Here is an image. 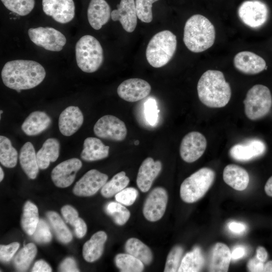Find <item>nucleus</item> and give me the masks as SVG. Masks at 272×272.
I'll return each mask as SVG.
<instances>
[{
  "mask_svg": "<svg viewBox=\"0 0 272 272\" xmlns=\"http://www.w3.org/2000/svg\"><path fill=\"white\" fill-rule=\"evenodd\" d=\"M45 76L43 66L38 62L30 60L8 61L1 73L4 85L18 92L36 87L43 81Z\"/></svg>",
  "mask_w": 272,
  "mask_h": 272,
  "instance_id": "obj_1",
  "label": "nucleus"
},
{
  "mask_svg": "<svg viewBox=\"0 0 272 272\" xmlns=\"http://www.w3.org/2000/svg\"><path fill=\"white\" fill-rule=\"evenodd\" d=\"M199 100L211 108L225 106L231 97V89L223 73L217 70H208L200 78L197 85Z\"/></svg>",
  "mask_w": 272,
  "mask_h": 272,
  "instance_id": "obj_2",
  "label": "nucleus"
},
{
  "mask_svg": "<svg viewBox=\"0 0 272 272\" xmlns=\"http://www.w3.org/2000/svg\"><path fill=\"white\" fill-rule=\"evenodd\" d=\"M215 37V27L205 16L194 15L186 22L183 42L190 51L198 53L206 50L214 44Z\"/></svg>",
  "mask_w": 272,
  "mask_h": 272,
  "instance_id": "obj_3",
  "label": "nucleus"
},
{
  "mask_svg": "<svg viewBox=\"0 0 272 272\" xmlns=\"http://www.w3.org/2000/svg\"><path fill=\"white\" fill-rule=\"evenodd\" d=\"M177 46L176 36L169 30L159 32L153 36L146 49V58L153 67L166 65L174 55Z\"/></svg>",
  "mask_w": 272,
  "mask_h": 272,
  "instance_id": "obj_4",
  "label": "nucleus"
},
{
  "mask_svg": "<svg viewBox=\"0 0 272 272\" xmlns=\"http://www.w3.org/2000/svg\"><path fill=\"white\" fill-rule=\"evenodd\" d=\"M75 52L77 65L85 73L96 72L103 63L102 47L99 41L91 35H84L78 41Z\"/></svg>",
  "mask_w": 272,
  "mask_h": 272,
  "instance_id": "obj_5",
  "label": "nucleus"
},
{
  "mask_svg": "<svg viewBox=\"0 0 272 272\" xmlns=\"http://www.w3.org/2000/svg\"><path fill=\"white\" fill-rule=\"evenodd\" d=\"M215 173L212 169H199L182 182L180 188L181 199L186 203H193L202 198L213 184Z\"/></svg>",
  "mask_w": 272,
  "mask_h": 272,
  "instance_id": "obj_6",
  "label": "nucleus"
},
{
  "mask_svg": "<svg viewBox=\"0 0 272 272\" xmlns=\"http://www.w3.org/2000/svg\"><path fill=\"white\" fill-rule=\"evenodd\" d=\"M243 103L245 114L248 118L252 120L262 118L271 108V92L265 86L255 85L248 91Z\"/></svg>",
  "mask_w": 272,
  "mask_h": 272,
  "instance_id": "obj_7",
  "label": "nucleus"
},
{
  "mask_svg": "<svg viewBox=\"0 0 272 272\" xmlns=\"http://www.w3.org/2000/svg\"><path fill=\"white\" fill-rule=\"evenodd\" d=\"M30 40L36 45L51 51H60L66 42L65 36L58 30L49 27L30 28Z\"/></svg>",
  "mask_w": 272,
  "mask_h": 272,
  "instance_id": "obj_8",
  "label": "nucleus"
},
{
  "mask_svg": "<svg viewBox=\"0 0 272 272\" xmlns=\"http://www.w3.org/2000/svg\"><path fill=\"white\" fill-rule=\"evenodd\" d=\"M238 16L249 27L257 28L263 25L268 16V10L263 2L259 0L243 2L238 10Z\"/></svg>",
  "mask_w": 272,
  "mask_h": 272,
  "instance_id": "obj_9",
  "label": "nucleus"
},
{
  "mask_svg": "<svg viewBox=\"0 0 272 272\" xmlns=\"http://www.w3.org/2000/svg\"><path fill=\"white\" fill-rule=\"evenodd\" d=\"M94 132L99 138L120 142L126 138L127 128L124 122L117 117L106 115L96 122Z\"/></svg>",
  "mask_w": 272,
  "mask_h": 272,
  "instance_id": "obj_10",
  "label": "nucleus"
},
{
  "mask_svg": "<svg viewBox=\"0 0 272 272\" xmlns=\"http://www.w3.org/2000/svg\"><path fill=\"white\" fill-rule=\"evenodd\" d=\"M168 194L162 187L154 188L148 194L144 203L143 213L150 222H156L163 216L168 202Z\"/></svg>",
  "mask_w": 272,
  "mask_h": 272,
  "instance_id": "obj_11",
  "label": "nucleus"
},
{
  "mask_svg": "<svg viewBox=\"0 0 272 272\" xmlns=\"http://www.w3.org/2000/svg\"><path fill=\"white\" fill-rule=\"evenodd\" d=\"M207 146V140L202 133L198 131L190 132L181 141L180 155L184 161L194 162L202 156Z\"/></svg>",
  "mask_w": 272,
  "mask_h": 272,
  "instance_id": "obj_12",
  "label": "nucleus"
},
{
  "mask_svg": "<svg viewBox=\"0 0 272 272\" xmlns=\"http://www.w3.org/2000/svg\"><path fill=\"white\" fill-rule=\"evenodd\" d=\"M108 176L96 169L86 172L77 181L73 188L74 193L80 196L95 194L107 181Z\"/></svg>",
  "mask_w": 272,
  "mask_h": 272,
  "instance_id": "obj_13",
  "label": "nucleus"
},
{
  "mask_svg": "<svg viewBox=\"0 0 272 272\" xmlns=\"http://www.w3.org/2000/svg\"><path fill=\"white\" fill-rule=\"evenodd\" d=\"M42 4L45 14L57 22L65 24L74 18L75 6L73 0H42Z\"/></svg>",
  "mask_w": 272,
  "mask_h": 272,
  "instance_id": "obj_14",
  "label": "nucleus"
},
{
  "mask_svg": "<svg viewBox=\"0 0 272 272\" xmlns=\"http://www.w3.org/2000/svg\"><path fill=\"white\" fill-rule=\"evenodd\" d=\"M151 90V85L146 81L131 78L122 82L118 87L117 92L124 100L134 102L146 97Z\"/></svg>",
  "mask_w": 272,
  "mask_h": 272,
  "instance_id": "obj_15",
  "label": "nucleus"
},
{
  "mask_svg": "<svg viewBox=\"0 0 272 272\" xmlns=\"http://www.w3.org/2000/svg\"><path fill=\"white\" fill-rule=\"evenodd\" d=\"M82 166V162L77 158L64 161L53 169L51 174V179L58 187H68L74 182L76 173Z\"/></svg>",
  "mask_w": 272,
  "mask_h": 272,
  "instance_id": "obj_16",
  "label": "nucleus"
},
{
  "mask_svg": "<svg viewBox=\"0 0 272 272\" xmlns=\"http://www.w3.org/2000/svg\"><path fill=\"white\" fill-rule=\"evenodd\" d=\"M235 67L239 72L247 75H255L266 70V62L257 54L248 51H241L233 59Z\"/></svg>",
  "mask_w": 272,
  "mask_h": 272,
  "instance_id": "obj_17",
  "label": "nucleus"
},
{
  "mask_svg": "<svg viewBox=\"0 0 272 272\" xmlns=\"http://www.w3.org/2000/svg\"><path fill=\"white\" fill-rule=\"evenodd\" d=\"M117 9L111 12L113 21H119L123 28L127 32H132L137 24V14L134 0H121Z\"/></svg>",
  "mask_w": 272,
  "mask_h": 272,
  "instance_id": "obj_18",
  "label": "nucleus"
},
{
  "mask_svg": "<svg viewBox=\"0 0 272 272\" xmlns=\"http://www.w3.org/2000/svg\"><path fill=\"white\" fill-rule=\"evenodd\" d=\"M265 149V145L262 141L251 139L233 146L229 150V155L236 161L245 162L262 155Z\"/></svg>",
  "mask_w": 272,
  "mask_h": 272,
  "instance_id": "obj_19",
  "label": "nucleus"
},
{
  "mask_svg": "<svg viewBox=\"0 0 272 272\" xmlns=\"http://www.w3.org/2000/svg\"><path fill=\"white\" fill-rule=\"evenodd\" d=\"M162 167L161 161H155L151 157L145 159L141 165L137 175V184L142 192H147L160 174Z\"/></svg>",
  "mask_w": 272,
  "mask_h": 272,
  "instance_id": "obj_20",
  "label": "nucleus"
},
{
  "mask_svg": "<svg viewBox=\"0 0 272 272\" xmlns=\"http://www.w3.org/2000/svg\"><path fill=\"white\" fill-rule=\"evenodd\" d=\"M83 121V114L80 108L77 106H69L59 115V129L63 135L71 136L81 127Z\"/></svg>",
  "mask_w": 272,
  "mask_h": 272,
  "instance_id": "obj_21",
  "label": "nucleus"
},
{
  "mask_svg": "<svg viewBox=\"0 0 272 272\" xmlns=\"http://www.w3.org/2000/svg\"><path fill=\"white\" fill-rule=\"evenodd\" d=\"M231 259V252L228 246L221 242L216 243L210 251L208 270L213 272H226Z\"/></svg>",
  "mask_w": 272,
  "mask_h": 272,
  "instance_id": "obj_22",
  "label": "nucleus"
},
{
  "mask_svg": "<svg viewBox=\"0 0 272 272\" xmlns=\"http://www.w3.org/2000/svg\"><path fill=\"white\" fill-rule=\"evenodd\" d=\"M111 9L105 0H91L87 10V17L91 26L99 30L111 17Z\"/></svg>",
  "mask_w": 272,
  "mask_h": 272,
  "instance_id": "obj_23",
  "label": "nucleus"
},
{
  "mask_svg": "<svg viewBox=\"0 0 272 272\" xmlns=\"http://www.w3.org/2000/svg\"><path fill=\"white\" fill-rule=\"evenodd\" d=\"M223 177L227 184L239 191L245 189L249 182V176L247 171L235 164H229L225 167Z\"/></svg>",
  "mask_w": 272,
  "mask_h": 272,
  "instance_id": "obj_24",
  "label": "nucleus"
},
{
  "mask_svg": "<svg viewBox=\"0 0 272 272\" xmlns=\"http://www.w3.org/2000/svg\"><path fill=\"white\" fill-rule=\"evenodd\" d=\"M51 122V118L43 111L31 113L22 124L23 132L29 136L36 135L46 129Z\"/></svg>",
  "mask_w": 272,
  "mask_h": 272,
  "instance_id": "obj_25",
  "label": "nucleus"
},
{
  "mask_svg": "<svg viewBox=\"0 0 272 272\" xmlns=\"http://www.w3.org/2000/svg\"><path fill=\"white\" fill-rule=\"evenodd\" d=\"M109 150V147L105 146L100 139L89 137L84 142L81 157L86 161H97L107 157Z\"/></svg>",
  "mask_w": 272,
  "mask_h": 272,
  "instance_id": "obj_26",
  "label": "nucleus"
},
{
  "mask_svg": "<svg viewBox=\"0 0 272 272\" xmlns=\"http://www.w3.org/2000/svg\"><path fill=\"white\" fill-rule=\"evenodd\" d=\"M107 238L106 233L100 231L94 234L90 239L86 242L83 248V255L85 260L93 262L101 257Z\"/></svg>",
  "mask_w": 272,
  "mask_h": 272,
  "instance_id": "obj_27",
  "label": "nucleus"
},
{
  "mask_svg": "<svg viewBox=\"0 0 272 272\" xmlns=\"http://www.w3.org/2000/svg\"><path fill=\"white\" fill-rule=\"evenodd\" d=\"M19 161L21 166L28 177L32 179L36 178L39 172L36 154L33 144L26 142L22 147Z\"/></svg>",
  "mask_w": 272,
  "mask_h": 272,
  "instance_id": "obj_28",
  "label": "nucleus"
},
{
  "mask_svg": "<svg viewBox=\"0 0 272 272\" xmlns=\"http://www.w3.org/2000/svg\"><path fill=\"white\" fill-rule=\"evenodd\" d=\"M60 144L55 138L47 139L36 153L38 166L41 169H46L50 162H55L59 154Z\"/></svg>",
  "mask_w": 272,
  "mask_h": 272,
  "instance_id": "obj_29",
  "label": "nucleus"
},
{
  "mask_svg": "<svg viewBox=\"0 0 272 272\" xmlns=\"http://www.w3.org/2000/svg\"><path fill=\"white\" fill-rule=\"evenodd\" d=\"M125 249L127 253L137 258L145 265H149L152 261L153 254L151 249L137 238L128 239L125 244Z\"/></svg>",
  "mask_w": 272,
  "mask_h": 272,
  "instance_id": "obj_30",
  "label": "nucleus"
},
{
  "mask_svg": "<svg viewBox=\"0 0 272 272\" xmlns=\"http://www.w3.org/2000/svg\"><path fill=\"white\" fill-rule=\"evenodd\" d=\"M205 264V258L198 247L185 254L181 260L179 272H197L202 269Z\"/></svg>",
  "mask_w": 272,
  "mask_h": 272,
  "instance_id": "obj_31",
  "label": "nucleus"
},
{
  "mask_svg": "<svg viewBox=\"0 0 272 272\" xmlns=\"http://www.w3.org/2000/svg\"><path fill=\"white\" fill-rule=\"evenodd\" d=\"M38 208L30 201H27L23 208L21 218V225L24 231L28 235H32L39 222Z\"/></svg>",
  "mask_w": 272,
  "mask_h": 272,
  "instance_id": "obj_32",
  "label": "nucleus"
},
{
  "mask_svg": "<svg viewBox=\"0 0 272 272\" xmlns=\"http://www.w3.org/2000/svg\"><path fill=\"white\" fill-rule=\"evenodd\" d=\"M129 182V179L125 172H120L106 182L101 188V194L106 198L112 197L125 188Z\"/></svg>",
  "mask_w": 272,
  "mask_h": 272,
  "instance_id": "obj_33",
  "label": "nucleus"
},
{
  "mask_svg": "<svg viewBox=\"0 0 272 272\" xmlns=\"http://www.w3.org/2000/svg\"><path fill=\"white\" fill-rule=\"evenodd\" d=\"M46 215L57 239L63 243L71 242L72 234L59 215L53 211L48 212Z\"/></svg>",
  "mask_w": 272,
  "mask_h": 272,
  "instance_id": "obj_34",
  "label": "nucleus"
},
{
  "mask_svg": "<svg viewBox=\"0 0 272 272\" xmlns=\"http://www.w3.org/2000/svg\"><path fill=\"white\" fill-rule=\"evenodd\" d=\"M18 152L10 139L0 136V162L5 167L13 168L17 163Z\"/></svg>",
  "mask_w": 272,
  "mask_h": 272,
  "instance_id": "obj_35",
  "label": "nucleus"
},
{
  "mask_svg": "<svg viewBox=\"0 0 272 272\" xmlns=\"http://www.w3.org/2000/svg\"><path fill=\"white\" fill-rule=\"evenodd\" d=\"M37 248L32 243H29L21 249L15 257L14 263L16 269L25 271L29 267L37 253Z\"/></svg>",
  "mask_w": 272,
  "mask_h": 272,
  "instance_id": "obj_36",
  "label": "nucleus"
},
{
  "mask_svg": "<svg viewBox=\"0 0 272 272\" xmlns=\"http://www.w3.org/2000/svg\"><path fill=\"white\" fill-rule=\"evenodd\" d=\"M116 266L122 272H141L144 269V263L128 253H119L115 257Z\"/></svg>",
  "mask_w": 272,
  "mask_h": 272,
  "instance_id": "obj_37",
  "label": "nucleus"
},
{
  "mask_svg": "<svg viewBox=\"0 0 272 272\" xmlns=\"http://www.w3.org/2000/svg\"><path fill=\"white\" fill-rule=\"evenodd\" d=\"M105 210L106 213L112 217L114 223L119 226L125 224L130 216L129 210L118 202L108 203Z\"/></svg>",
  "mask_w": 272,
  "mask_h": 272,
  "instance_id": "obj_38",
  "label": "nucleus"
},
{
  "mask_svg": "<svg viewBox=\"0 0 272 272\" xmlns=\"http://www.w3.org/2000/svg\"><path fill=\"white\" fill-rule=\"evenodd\" d=\"M1 1L9 10L22 16L29 14L35 6V0H1Z\"/></svg>",
  "mask_w": 272,
  "mask_h": 272,
  "instance_id": "obj_39",
  "label": "nucleus"
},
{
  "mask_svg": "<svg viewBox=\"0 0 272 272\" xmlns=\"http://www.w3.org/2000/svg\"><path fill=\"white\" fill-rule=\"evenodd\" d=\"M183 248L180 245H175L172 247L168 253L165 266V272L178 271L182 260Z\"/></svg>",
  "mask_w": 272,
  "mask_h": 272,
  "instance_id": "obj_40",
  "label": "nucleus"
},
{
  "mask_svg": "<svg viewBox=\"0 0 272 272\" xmlns=\"http://www.w3.org/2000/svg\"><path fill=\"white\" fill-rule=\"evenodd\" d=\"M158 0H135V6L138 18L145 23L153 20L152 5Z\"/></svg>",
  "mask_w": 272,
  "mask_h": 272,
  "instance_id": "obj_41",
  "label": "nucleus"
},
{
  "mask_svg": "<svg viewBox=\"0 0 272 272\" xmlns=\"http://www.w3.org/2000/svg\"><path fill=\"white\" fill-rule=\"evenodd\" d=\"M35 241L39 243H47L52 238V235L48 224L42 219H40L33 234Z\"/></svg>",
  "mask_w": 272,
  "mask_h": 272,
  "instance_id": "obj_42",
  "label": "nucleus"
},
{
  "mask_svg": "<svg viewBox=\"0 0 272 272\" xmlns=\"http://www.w3.org/2000/svg\"><path fill=\"white\" fill-rule=\"evenodd\" d=\"M159 112V110L158 109L155 99L149 98L145 102L144 114L149 125L154 126L156 124L158 120Z\"/></svg>",
  "mask_w": 272,
  "mask_h": 272,
  "instance_id": "obj_43",
  "label": "nucleus"
},
{
  "mask_svg": "<svg viewBox=\"0 0 272 272\" xmlns=\"http://www.w3.org/2000/svg\"><path fill=\"white\" fill-rule=\"evenodd\" d=\"M139 192L133 187L125 188L115 195V200L121 204L129 206L132 205L137 198Z\"/></svg>",
  "mask_w": 272,
  "mask_h": 272,
  "instance_id": "obj_44",
  "label": "nucleus"
},
{
  "mask_svg": "<svg viewBox=\"0 0 272 272\" xmlns=\"http://www.w3.org/2000/svg\"><path fill=\"white\" fill-rule=\"evenodd\" d=\"M20 244L18 242H13L10 244L0 246V259L4 262L9 261L17 251Z\"/></svg>",
  "mask_w": 272,
  "mask_h": 272,
  "instance_id": "obj_45",
  "label": "nucleus"
},
{
  "mask_svg": "<svg viewBox=\"0 0 272 272\" xmlns=\"http://www.w3.org/2000/svg\"><path fill=\"white\" fill-rule=\"evenodd\" d=\"M61 212L65 222L74 227L79 218L78 212L70 205L63 206L61 208Z\"/></svg>",
  "mask_w": 272,
  "mask_h": 272,
  "instance_id": "obj_46",
  "label": "nucleus"
},
{
  "mask_svg": "<svg viewBox=\"0 0 272 272\" xmlns=\"http://www.w3.org/2000/svg\"><path fill=\"white\" fill-rule=\"evenodd\" d=\"M59 270L60 271H79L75 259L72 257H67L60 263Z\"/></svg>",
  "mask_w": 272,
  "mask_h": 272,
  "instance_id": "obj_47",
  "label": "nucleus"
},
{
  "mask_svg": "<svg viewBox=\"0 0 272 272\" xmlns=\"http://www.w3.org/2000/svg\"><path fill=\"white\" fill-rule=\"evenodd\" d=\"M264 264V262L260 261L255 256L248 261L247 268L248 271L251 272L263 271Z\"/></svg>",
  "mask_w": 272,
  "mask_h": 272,
  "instance_id": "obj_48",
  "label": "nucleus"
},
{
  "mask_svg": "<svg viewBox=\"0 0 272 272\" xmlns=\"http://www.w3.org/2000/svg\"><path fill=\"white\" fill-rule=\"evenodd\" d=\"M76 235L78 238H81L86 234L87 227L84 221L79 218L74 227Z\"/></svg>",
  "mask_w": 272,
  "mask_h": 272,
  "instance_id": "obj_49",
  "label": "nucleus"
},
{
  "mask_svg": "<svg viewBox=\"0 0 272 272\" xmlns=\"http://www.w3.org/2000/svg\"><path fill=\"white\" fill-rule=\"evenodd\" d=\"M51 271L52 269L49 265L43 260L36 261L32 269V271L33 272H50Z\"/></svg>",
  "mask_w": 272,
  "mask_h": 272,
  "instance_id": "obj_50",
  "label": "nucleus"
},
{
  "mask_svg": "<svg viewBox=\"0 0 272 272\" xmlns=\"http://www.w3.org/2000/svg\"><path fill=\"white\" fill-rule=\"evenodd\" d=\"M229 230L233 233L240 234L245 231L246 225L242 223L231 222L229 223Z\"/></svg>",
  "mask_w": 272,
  "mask_h": 272,
  "instance_id": "obj_51",
  "label": "nucleus"
},
{
  "mask_svg": "<svg viewBox=\"0 0 272 272\" xmlns=\"http://www.w3.org/2000/svg\"><path fill=\"white\" fill-rule=\"evenodd\" d=\"M246 250L245 248L241 246L238 245L234 247L231 252V259L234 260H236L242 258L245 254Z\"/></svg>",
  "mask_w": 272,
  "mask_h": 272,
  "instance_id": "obj_52",
  "label": "nucleus"
},
{
  "mask_svg": "<svg viewBox=\"0 0 272 272\" xmlns=\"http://www.w3.org/2000/svg\"><path fill=\"white\" fill-rule=\"evenodd\" d=\"M256 257L262 262H265L267 259L268 253L265 248L262 246H258L256 250Z\"/></svg>",
  "mask_w": 272,
  "mask_h": 272,
  "instance_id": "obj_53",
  "label": "nucleus"
},
{
  "mask_svg": "<svg viewBox=\"0 0 272 272\" xmlns=\"http://www.w3.org/2000/svg\"><path fill=\"white\" fill-rule=\"evenodd\" d=\"M264 191L268 196L272 197V176L267 180L264 185Z\"/></svg>",
  "mask_w": 272,
  "mask_h": 272,
  "instance_id": "obj_54",
  "label": "nucleus"
},
{
  "mask_svg": "<svg viewBox=\"0 0 272 272\" xmlns=\"http://www.w3.org/2000/svg\"><path fill=\"white\" fill-rule=\"evenodd\" d=\"M263 271L272 272V260L268 261L264 263Z\"/></svg>",
  "mask_w": 272,
  "mask_h": 272,
  "instance_id": "obj_55",
  "label": "nucleus"
},
{
  "mask_svg": "<svg viewBox=\"0 0 272 272\" xmlns=\"http://www.w3.org/2000/svg\"><path fill=\"white\" fill-rule=\"evenodd\" d=\"M4 177V173L2 167H0V181H2Z\"/></svg>",
  "mask_w": 272,
  "mask_h": 272,
  "instance_id": "obj_56",
  "label": "nucleus"
},
{
  "mask_svg": "<svg viewBox=\"0 0 272 272\" xmlns=\"http://www.w3.org/2000/svg\"><path fill=\"white\" fill-rule=\"evenodd\" d=\"M134 144L135 145H138L139 144V141L138 140H136L134 141Z\"/></svg>",
  "mask_w": 272,
  "mask_h": 272,
  "instance_id": "obj_57",
  "label": "nucleus"
},
{
  "mask_svg": "<svg viewBox=\"0 0 272 272\" xmlns=\"http://www.w3.org/2000/svg\"><path fill=\"white\" fill-rule=\"evenodd\" d=\"M3 113V111L1 110V114Z\"/></svg>",
  "mask_w": 272,
  "mask_h": 272,
  "instance_id": "obj_58",
  "label": "nucleus"
}]
</instances>
